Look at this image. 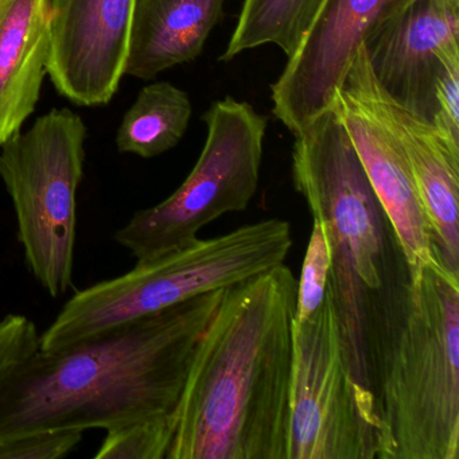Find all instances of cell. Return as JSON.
Here are the masks:
<instances>
[{"instance_id":"ba28073f","label":"cell","mask_w":459,"mask_h":459,"mask_svg":"<svg viewBox=\"0 0 459 459\" xmlns=\"http://www.w3.org/2000/svg\"><path fill=\"white\" fill-rule=\"evenodd\" d=\"M377 400L362 388L343 349L332 294L292 324L287 459H384Z\"/></svg>"},{"instance_id":"30bf717a","label":"cell","mask_w":459,"mask_h":459,"mask_svg":"<svg viewBox=\"0 0 459 459\" xmlns=\"http://www.w3.org/2000/svg\"><path fill=\"white\" fill-rule=\"evenodd\" d=\"M48 76L74 104H108L126 76L136 0H48Z\"/></svg>"},{"instance_id":"6da1fadb","label":"cell","mask_w":459,"mask_h":459,"mask_svg":"<svg viewBox=\"0 0 459 459\" xmlns=\"http://www.w3.org/2000/svg\"><path fill=\"white\" fill-rule=\"evenodd\" d=\"M225 289L57 351L0 376V442L52 429H108L176 411L195 346Z\"/></svg>"},{"instance_id":"e0dca14e","label":"cell","mask_w":459,"mask_h":459,"mask_svg":"<svg viewBox=\"0 0 459 459\" xmlns=\"http://www.w3.org/2000/svg\"><path fill=\"white\" fill-rule=\"evenodd\" d=\"M321 0H243L238 25L220 61L275 45L287 58L295 52Z\"/></svg>"},{"instance_id":"44dd1931","label":"cell","mask_w":459,"mask_h":459,"mask_svg":"<svg viewBox=\"0 0 459 459\" xmlns=\"http://www.w3.org/2000/svg\"><path fill=\"white\" fill-rule=\"evenodd\" d=\"M431 125L448 143L459 147V56L448 58L437 76Z\"/></svg>"},{"instance_id":"4fadbf2b","label":"cell","mask_w":459,"mask_h":459,"mask_svg":"<svg viewBox=\"0 0 459 459\" xmlns=\"http://www.w3.org/2000/svg\"><path fill=\"white\" fill-rule=\"evenodd\" d=\"M334 108L396 233L410 273L434 259L429 227L404 147L396 134L342 87Z\"/></svg>"},{"instance_id":"7c38bea8","label":"cell","mask_w":459,"mask_h":459,"mask_svg":"<svg viewBox=\"0 0 459 459\" xmlns=\"http://www.w3.org/2000/svg\"><path fill=\"white\" fill-rule=\"evenodd\" d=\"M365 50L378 87L431 125L437 76L448 58L459 56V4L413 0Z\"/></svg>"},{"instance_id":"d6986e66","label":"cell","mask_w":459,"mask_h":459,"mask_svg":"<svg viewBox=\"0 0 459 459\" xmlns=\"http://www.w3.org/2000/svg\"><path fill=\"white\" fill-rule=\"evenodd\" d=\"M332 273V251L324 224L314 220L313 230L306 248L302 273L297 281L295 322L305 321L324 300Z\"/></svg>"},{"instance_id":"5b68a950","label":"cell","mask_w":459,"mask_h":459,"mask_svg":"<svg viewBox=\"0 0 459 459\" xmlns=\"http://www.w3.org/2000/svg\"><path fill=\"white\" fill-rule=\"evenodd\" d=\"M291 247L289 222L270 219L136 262L130 273L76 292L41 334L39 349L66 348L198 295L235 286L283 264Z\"/></svg>"},{"instance_id":"7402d4cb","label":"cell","mask_w":459,"mask_h":459,"mask_svg":"<svg viewBox=\"0 0 459 459\" xmlns=\"http://www.w3.org/2000/svg\"><path fill=\"white\" fill-rule=\"evenodd\" d=\"M41 334L36 324L21 314L0 319V376L39 349Z\"/></svg>"},{"instance_id":"8fae6325","label":"cell","mask_w":459,"mask_h":459,"mask_svg":"<svg viewBox=\"0 0 459 459\" xmlns=\"http://www.w3.org/2000/svg\"><path fill=\"white\" fill-rule=\"evenodd\" d=\"M367 104L399 138L412 171L429 227L432 254L459 276V147L392 100L376 82L365 47L357 53L342 85Z\"/></svg>"},{"instance_id":"9c48e42d","label":"cell","mask_w":459,"mask_h":459,"mask_svg":"<svg viewBox=\"0 0 459 459\" xmlns=\"http://www.w3.org/2000/svg\"><path fill=\"white\" fill-rule=\"evenodd\" d=\"M413 0H321L271 87L273 114L292 135L334 107L359 50Z\"/></svg>"},{"instance_id":"9a60e30c","label":"cell","mask_w":459,"mask_h":459,"mask_svg":"<svg viewBox=\"0 0 459 459\" xmlns=\"http://www.w3.org/2000/svg\"><path fill=\"white\" fill-rule=\"evenodd\" d=\"M225 0H136L126 74L152 80L200 57Z\"/></svg>"},{"instance_id":"ac0fdd59","label":"cell","mask_w":459,"mask_h":459,"mask_svg":"<svg viewBox=\"0 0 459 459\" xmlns=\"http://www.w3.org/2000/svg\"><path fill=\"white\" fill-rule=\"evenodd\" d=\"M174 413L108 429L96 459H168L173 442Z\"/></svg>"},{"instance_id":"277c9868","label":"cell","mask_w":459,"mask_h":459,"mask_svg":"<svg viewBox=\"0 0 459 459\" xmlns=\"http://www.w3.org/2000/svg\"><path fill=\"white\" fill-rule=\"evenodd\" d=\"M459 276L437 257L411 273L376 372L384 459L459 458Z\"/></svg>"},{"instance_id":"5bb4252c","label":"cell","mask_w":459,"mask_h":459,"mask_svg":"<svg viewBox=\"0 0 459 459\" xmlns=\"http://www.w3.org/2000/svg\"><path fill=\"white\" fill-rule=\"evenodd\" d=\"M48 55V0H0V147L36 111Z\"/></svg>"},{"instance_id":"ffe728a7","label":"cell","mask_w":459,"mask_h":459,"mask_svg":"<svg viewBox=\"0 0 459 459\" xmlns=\"http://www.w3.org/2000/svg\"><path fill=\"white\" fill-rule=\"evenodd\" d=\"M82 431L52 429L0 442V459H60L76 450Z\"/></svg>"},{"instance_id":"2e32d148","label":"cell","mask_w":459,"mask_h":459,"mask_svg":"<svg viewBox=\"0 0 459 459\" xmlns=\"http://www.w3.org/2000/svg\"><path fill=\"white\" fill-rule=\"evenodd\" d=\"M192 114L185 91L168 82L147 85L120 123L117 150L146 160L165 154L182 141Z\"/></svg>"},{"instance_id":"8992f818","label":"cell","mask_w":459,"mask_h":459,"mask_svg":"<svg viewBox=\"0 0 459 459\" xmlns=\"http://www.w3.org/2000/svg\"><path fill=\"white\" fill-rule=\"evenodd\" d=\"M87 138L80 115L52 109L0 147V178L14 205L26 263L53 298L65 294L74 281Z\"/></svg>"},{"instance_id":"603a6c76","label":"cell","mask_w":459,"mask_h":459,"mask_svg":"<svg viewBox=\"0 0 459 459\" xmlns=\"http://www.w3.org/2000/svg\"><path fill=\"white\" fill-rule=\"evenodd\" d=\"M451 4H459V0H450Z\"/></svg>"},{"instance_id":"52a82bcc","label":"cell","mask_w":459,"mask_h":459,"mask_svg":"<svg viewBox=\"0 0 459 459\" xmlns=\"http://www.w3.org/2000/svg\"><path fill=\"white\" fill-rule=\"evenodd\" d=\"M204 120L205 146L184 184L162 203L136 212L115 235L136 262L189 246L214 220L246 211L256 195L267 119L247 101L225 98Z\"/></svg>"},{"instance_id":"7a4b0ae2","label":"cell","mask_w":459,"mask_h":459,"mask_svg":"<svg viewBox=\"0 0 459 459\" xmlns=\"http://www.w3.org/2000/svg\"><path fill=\"white\" fill-rule=\"evenodd\" d=\"M295 308L284 263L224 290L195 346L168 459H287Z\"/></svg>"},{"instance_id":"3957f363","label":"cell","mask_w":459,"mask_h":459,"mask_svg":"<svg viewBox=\"0 0 459 459\" xmlns=\"http://www.w3.org/2000/svg\"><path fill=\"white\" fill-rule=\"evenodd\" d=\"M292 179L329 238L327 290L349 368L376 397V368L407 306L411 273L334 107L295 135Z\"/></svg>"}]
</instances>
